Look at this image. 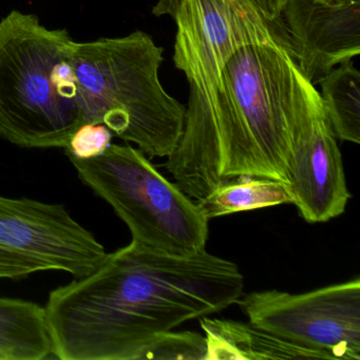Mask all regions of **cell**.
Masks as SVG:
<instances>
[{"mask_svg": "<svg viewBox=\"0 0 360 360\" xmlns=\"http://www.w3.org/2000/svg\"><path fill=\"white\" fill-rule=\"evenodd\" d=\"M174 62L189 86L182 136L164 164L179 188L199 201L241 178L288 185L301 77L288 41L187 39Z\"/></svg>", "mask_w": 360, "mask_h": 360, "instance_id": "cell-1", "label": "cell"}, {"mask_svg": "<svg viewBox=\"0 0 360 360\" xmlns=\"http://www.w3.org/2000/svg\"><path fill=\"white\" fill-rule=\"evenodd\" d=\"M237 264L208 254L174 256L132 241L85 277L50 292L53 357L138 360L160 333L218 313L243 295Z\"/></svg>", "mask_w": 360, "mask_h": 360, "instance_id": "cell-2", "label": "cell"}, {"mask_svg": "<svg viewBox=\"0 0 360 360\" xmlns=\"http://www.w3.org/2000/svg\"><path fill=\"white\" fill-rule=\"evenodd\" d=\"M163 48L143 31L73 44L72 65L86 124H104L149 159L168 158L184 128L186 106L159 77Z\"/></svg>", "mask_w": 360, "mask_h": 360, "instance_id": "cell-3", "label": "cell"}, {"mask_svg": "<svg viewBox=\"0 0 360 360\" xmlns=\"http://www.w3.org/2000/svg\"><path fill=\"white\" fill-rule=\"evenodd\" d=\"M75 41L34 14L0 22V136L24 148H66L86 124L72 65Z\"/></svg>", "mask_w": 360, "mask_h": 360, "instance_id": "cell-4", "label": "cell"}, {"mask_svg": "<svg viewBox=\"0 0 360 360\" xmlns=\"http://www.w3.org/2000/svg\"><path fill=\"white\" fill-rule=\"evenodd\" d=\"M68 158L79 179L127 225L132 241L174 256L206 250L210 220L140 149L111 144L94 159Z\"/></svg>", "mask_w": 360, "mask_h": 360, "instance_id": "cell-5", "label": "cell"}, {"mask_svg": "<svg viewBox=\"0 0 360 360\" xmlns=\"http://www.w3.org/2000/svg\"><path fill=\"white\" fill-rule=\"evenodd\" d=\"M107 254L63 204L0 195V279L51 271L85 277Z\"/></svg>", "mask_w": 360, "mask_h": 360, "instance_id": "cell-6", "label": "cell"}, {"mask_svg": "<svg viewBox=\"0 0 360 360\" xmlns=\"http://www.w3.org/2000/svg\"><path fill=\"white\" fill-rule=\"evenodd\" d=\"M250 323L323 359H360V279L302 294L277 290L242 295Z\"/></svg>", "mask_w": 360, "mask_h": 360, "instance_id": "cell-7", "label": "cell"}, {"mask_svg": "<svg viewBox=\"0 0 360 360\" xmlns=\"http://www.w3.org/2000/svg\"><path fill=\"white\" fill-rule=\"evenodd\" d=\"M292 131L288 165L292 204L307 222H328L345 212L351 195L337 138L320 94L302 73Z\"/></svg>", "mask_w": 360, "mask_h": 360, "instance_id": "cell-8", "label": "cell"}, {"mask_svg": "<svg viewBox=\"0 0 360 360\" xmlns=\"http://www.w3.org/2000/svg\"><path fill=\"white\" fill-rule=\"evenodd\" d=\"M299 70L313 85L360 53V0H285L280 18Z\"/></svg>", "mask_w": 360, "mask_h": 360, "instance_id": "cell-9", "label": "cell"}, {"mask_svg": "<svg viewBox=\"0 0 360 360\" xmlns=\"http://www.w3.org/2000/svg\"><path fill=\"white\" fill-rule=\"evenodd\" d=\"M206 341L205 360L323 359L320 354L292 345L254 324L200 318Z\"/></svg>", "mask_w": 360, "mask_h": 360, "instance_id": "cell-10", "label": "cell"}, {"mask_svg": "<svg viewBox=\"0 0 360 360\" xmlns=\"http://www.w3.org/2000/svg\"><path fill=\"white\" fill-rule=\"evenodd\" d=\"M51 356L45 307L0 297V360H43Z\"/></svg>", "mask_w": 360, "mask_h": 360, "instance_id": "cell-11", "label": "cell"}, {"mask_svg": "<svg viewBox=\"0 0 360 360\" xmlns=\"http://www.w3.org/2000/svg\"><path fill=\"white\" fill-rule=\"evenodd\" d=\"M197 202L208 220L236 212L292 204L288 185L265 178H241L210 191Z\"/></svg>", "mask_w": 360, "mask_h": 360, "instance_id": "cell-12", "label": "cell"}, {"mask_svg": "<svg viewBox=\"0 0 360 360\" xmlns=\"http://www.w3.org/2000/svg\"><path fill=\"white\" fill-rule=\"evenodd\" d=\"M320 98L338 140L360 143V73L353 60L335 67L319 82Z\"/></svg>", "mask_w": 360, "mask_h": 360, "instance_id": "cell-13", "label": "cell"}, {"mask_svg": "<svg viewBox=\"0 0 360 360\" xmlns=\"http://www.w3.org/2000/svg\"><path fill=\"white\" fill-rule=\"evenodd\" d=\"M141 359L205 360V337L188 330L160 333L145 347Z\"/></svg>", "mask_w": 360, "mask_h": 360, "instance_id": "cell-14", "label": "cell"}, {"mask_svg": "<svg viewBox=\"0 0 360 360\" xmlns=\"http://www.w3.org/2000/svg\"><path fill=\"white\" fill-rule=\"evenodd\" d=\"M113 134L104 124H84L75 130L67 145L68 157L89 160L103 155L111 145Z\"/></svg>", "mask_w": 360, "mask_h": 360, "instance_id": "cell-15", "label": "cell"}, {"mask_svg": "<svg viewBox=\"0 0 360 360\" xmlns=\"http://www.w3.org/2000/svg\"><path fill=\"white\" fill-rule=\"evenodd\" d=\"M257 7L271 22H280L282 9H283L285 0H252Z\"/></svg>", "mask_w": 360, "mask_h": 360, "instance_id": "cell-16", "label": "cell"}]
</instances>
